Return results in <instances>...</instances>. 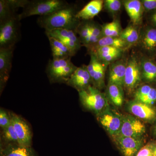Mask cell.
Wrapping results in <instances>:
<instances>
[{
  "label": "cell",
  "instance_id": "cell-1",
  "mask_svg": "<svg viewBox=\"0 0 156 156\" xmlns=\"http://www.w3.org/2000/svg\"><path fill=\"white\" fill-rule=\"evenodd\" d=\"M77 12L73 6L69 5L50 15L40 16L37 23L45 31L65 29L76 32L80 23V20L76 17Z\"/></svg>",
  "mask_w": 156,
  "mask_h": 156
},
{
  "label": "cell",
  "instance_id": "cell-2",
  "mask_svg": "<svg viewBox=\"0 0 156 156\" xmlns=\"http://www.w3.org/2000/svg\"><path fill=\"white\" fill-rule=\"evenodd\" d=\"M69 5L64 0H33L23 8L19 14L20 19L34 15L40 16L50 15Z\"/></svg>",
  "mask_w": 156,
  "mask_h": 156
},
{
  "label": "cell",
  "instance_id": "cell-3",
  "mask_svg": "<svg viewBox=\"0 0 156 156\" xmlns=\"http://www.w3.org/2000/svg\"><path fill=\"white\" fill-rule=\"evenodd\" d=\"M71 58H53L48 62L46 72L50 82L66 83L77 67L72 62Z\"/></svg>",
  "mask_w": 156,
  "mask_h": 156
},
{
  "label": "cell",
  "instance_id": "cell-4",
  "mask_svg": "<svg viewBox=\"0 0 156 156\" xmlns=\"http://www.w3.org/2000/svg\"><path fill=\"white\" fill-rule=\"evenodd\" d=\"M80 101L83 106L98 115L109 107L105 95L93 86L79 92Z\"/></svg>",
  "mask_w": 156,
  "mask_h": 156
},
{
  "label": "cell",
  "instance_id": "cell-5",
  "mask_svg": "<svg viewBox=\"0 0 156 156\" xmlns=\"http://www.w3.org/2000/svg\"><path fill=\"white\" fill-rule=\"evenodd\" d=\"M19 14L0 23V48H14L20 37Z\"/></svg>",
  "mask_w": 156,
  "mask_h": 156
},
{
  "label": "cell",
  "instance_id": "cell-6",
  "mask_svg": "<svg viewBox=\"0 0 156 156\" xmlns=\"http://www.w3.org/2000/svg\"><path fill=\"white\" fill-rule=\"evenodd\" d=\"M122 117L123 115L108 107L97 115V119L109 134L114 137L119 133Z\"/></svg>",
  "mask_w": 156,
  "mask_h": 156
},
{
  "label": "cell",
  "instance_id": "cell-7",
  "mask_svg": "<svg viewBox=\"0 0 156 156\" xmlns=\"http://www.w3.org/2000/svg\"><path fill=\"white\" fill-rule=\"evenodd\" d=\"M48 37H51L58 40L69 48L74 56L80 48L82 44L75 31L65 29H58L45 31Z\"/></svg>",
  "mask_w": 156,
  "mask_h": 156
},
{
  "label": "cell",
  "instance_id": "cell-8",
  "mask_svg": "<svg viewBox=\"0 0 156 156\" xmlns=\"http://www.w3.org/2000/svg\"><path fill=\"white\" fill-rule=\"evenodd\" d=\"M10 114L11 124L16 132L19 145L31 147L32 134L28 124L19 115L12 112L10 113Z\"/></svg>",
  "mask_w": 156,
  "mask_h": 156
},
{
  "label": "cell",
  "instance_id": "cell-9",
  "mask_svg": "<svg viewBox=\"0 0 156 156\" xmlns=\"http://www.w3.org/2000/svg\"><path fill=\"white\" fill-rule=\"evenodd\" d=\"M142 80L141 66L135 57L128 60L126 64L124 87L129 92L136 88Z\"/></svg>",
  "mask_w": 156,
  "mask_h": 156
},
{
  "label": "cell",
  "instance_id": "cell-10",
  "mask_svg": "<svg viewBox=\"0 0 156 156\" xmlns=\"http://www.w3.org/2000/svg\"><path fill=\"white\" fill-rule=\"evenodd\" d=\"M90 54L91 59L87 66L92 79V86L98 89H101L105 86L106 63L99 60L94 53Z\"/></svg>",
  "mask_w": 156,
  "mask_h": 156
},
{
  "label": "cell",
  "instance_id": "cell-11",
  "mask_svg": "<svg viewBox=\"0 0 156 156\" xmlns=\"http://www.w3.org/2000/svg\"><path fill=\"white\" fill-rule=\"evenodd\" d=\"M145 130V126L142 122L132 116L127 115L123 116L122 126L117 135L141 137Z\"/></svg>",
  "mask_w": 156,
  "mask_h": 156
},
{
  "label": "cell",
  "instance_id": "cell-12",
  "mask_svg": "<svg viewBox=\"0 0 156 156\" xmlns=\"http://www.w3.org/2000/svg\"><path fill=\"white\" fill-rule=\"evenodd\" d=\"M113 137L118 148L124 156L136 155L143 144L141 137L121 135H117Z\"/></svg>",
  "mask_w": 156,
  "mask_h": 156
},
{
  "label": "cell",
  "instance_id": "cell-13",
  "mask_svg": "<svg viewBox=\"0 0 156 156\" xmlns=\"http://www.w3.org/2000/svg\"><path fill=\"white\" fill-rule=\"evenodd\" d=\"M15 48V47H14ZM14 48H0V89L2 91L9 78Z\"/></svg>",
  "mask_w": 156,
  "mask_h": 156
},
{
  "label": "cell",
  "instance_id": "cell-14",
  "mask_svg": "<svg viewBox=\"0 0 156 156\" xmlns=\"http://www.w3.org/2000/svg\"><path fill=\"white\" fill-rule=\"evenodd\" d=\"M66 84L76 89L78 92L87 89L92 86V79L87 66L83 65L77 67L68 80Z\"/></svg>",
  "mask_w": 156,
  "mask_h": 156
},
{
  "label": "cell",
  "instance_id": "cell-15",
  "mask_svg": "<svg viewBox=\"0 0 156 156\" xmlns=\"http://www.w3.org/2000/svg\"><path fill=\"white\" fill-rule=\"evenodd\" d=\"M127 108L131 114L141 119L152 121L156 119V111L154 109L145 104L132 101L128 103Z\"/></svg>",
  "mask_w": 156,
  "mask_h": 156
},
{
  "label": "cell",
  "instance_id": "cell-16",
  "mask_svg": "<svg viewBox=\"0 0 156 156\" xmlns=\"http://www.w3.org/2000/svg\"><path fill=\"white\" fill-rule=\"evenodd\" d=\"M29 0H0V23L17 15L18 8H25Z\"/></svg>",
  "mask_w": 156,
  "mask_h": 156
},
{
  "label": "cell",
  "instance_id": "cell-17",
  "mask_svg": "<svg viewBox=\"0 0 156 156\" xmlns=\"http://www.w3.org/2000/svg\"><path fill=\"white\" fill-rule=\"evenodd\" d=\"M140 44L148 55L156 57V27H148L144 31L140 40Z\"/></svg>",
  "mask_w": 156,
  "mask_h": 156
},
{
  "label": "cell",
  "instance_id": "cell-18",
  "mask_svg": "<svg viewBox=\"0 0 156 156\" xmlns=\"http://www.w3.org/2000/svg\"><path fill=\"white\" fill-rule=\"evenodd\" d=\"M0 156H38L32 147L22 146L18 144L1 145Z\"/></svg>",
  "mask_w": 156,
  "mask_h": 156
},
{
  "label": "cell",
  "instance_id": "cell-19",
  "mask_svg": "<svg viewBox=\"0 0 156 156\" xmlns=\"http://www.w3.org/2000/svg\"><path fill=\"white\" fill-rule=\"evenodd\" d=\"M135 101L152 107L156 104V88L148 84L143 85L135 91Z\"/></svg>",
  "mask_w": 156,
  "mask_h": 156
},
{
  "label": "cell",
  "instance_id": "cell-20",
  "mask_svg": "<svg viewBox=\"0 0 156 156\" xmlns=\"http://www.w3.org/2000/svg\"><path fill=\"white\" fill-rule=\"evenodd\" d=\"M104 1L102 0H92L78 11L76 17L83 20H90L97 16L102 10Z\"/></svg>",
  "mask_w": 156,
  "mask_h": 156
},
{
  "label": "cell",
  "instance_id": "cell-21",
  "mask_svg": "<svg viewBox=\"0 0 156 156\" xmlns=\"http://www.w3.org/2000/svg\"><path fill=\"white\" fill-rule=\"evenodd\" d=\"M124 6L131 21L135 25H138L142 20L144 9L141 1L129 0L124 2Z\"/></svg>",
  "mask_w": 156,
  "mask_h": 156
},
{
  "label": "cell",
  "instance_id": "cell-22",
  "mask_svg": "<svg viewBox=\"0 0 156 156\" xmlns=\"http://www.w3.org/2000/svg\"><path fill=\"white\" fill-rule=\"evenodd\" d=\"M126 64L124 62H116L112 66L109 73L108 84H114L124 87Z\"/></svg>",
  "mask_w": 156,
  "mask_h": 156
},
{
  "label": "cell",
  "instance_id": "cell-23",
  "mask_svg": "<svg viewBox=\"0 0 156 156\" xmlns=\"http://www.w3.org/2000/svg\"><path fill=\"white\" fill-rule=\"evenodd\" d=\"M140 66L142 80L148 83H156V62L154 59L144 58Z\"/></svg>",
  "mask_w": 156,
  "mask_h": 156
},
{
  "label": "cell",
  "instance_id": "cell-24",
  "mask_svg": "<svg viewBox=\"0 0 156 156\" xmlns=\"http://www.w3.org/2000/svg\"><path fill=\"white\" fill-rule=\"evenodd\" d=\"M123 50L112 47H103L98 48L92 53H94L101 61L108 63L119 57Z\"/></svg>",
  "mask_w": 156,
  "mask_h": 156
},
{
  "label": "cell",
  "instance_id": "cell-25",
  "mask_svg": "<svg viewBox=\"0 0 156 156\" xmlns=\"http://www.w3.org/2000/svg\"><path fill=\"white\" fill-rule=\"evenodd\" d=\"M128 45L125 41L120 37H103L89 51L92 53L98 48L103 47H109L112 48L124 50Z\"/></svg>",
  "mask_w": 156,
  "mask_h": 156
},
{
  "label": "cell",
  "instance_id": "cell-26",
  "mask_svg": "<svg viewBox=\"0 0 156 156\" xmlns=\"http://www.w3.org/2000/svg\"><path fill=\"white\" fill-rule=\"evenodd\" d=\"M48 37L53 58H71L73 56L70 50L64 44L54 38Z\"/></svg>",
  "mask_w": 156,
  "mask_h": 156
},
{
  "label": "cell",
  "instance_id": "cell-27",
  "mask_svg": "<svg viewBox=\"0 0 156 156\" xmlns=\"http://www.w3.org/2000/svg\"><path fill=\"white\" fill-rule=\"evenodd\" d=\"M108 99L115 106L120 107L124 101L123 88L114 84H108L107 88Z\"/></svg>",
  "mask_w": 156,
  "mask_h": 156
},
{
  "label": "cell",
  "instance_id": "cell-28",
  "mask_svg": "<svg viewBox=\"0 0 156 156\" xmlns=\"http://www.w3.org/2000/svg\"><path fill=\"white\" fill-rule=\"evenodd\" d=\"M119 37L126 42L128 46L134 44L140 39L137 29L132 26H129L122 30Z\"/></svg>",
  "mask_w": 156,
  "mask_h": 156
},
{
  "label": "cell",
  "instance_id": "cell-29",
  "mask_svg": "<svg viewBox=\"0 0 156 156\" xmlns=\"http://www.w3.org/2000/svg\"><path fill=\"white\" fill-rule=\"evenodd\" d=\"M2 144L1 145L8 144H18V138L16 132L12 124L8 128L2 130L1 133V140Z\"/></svg>",
  "mask_w": 156,
  "mask_h": 156
},
{
  "label": "cell",
  "instance_id": "cell-30",
  "mask_svg": "<svg viewBox=\"0 0 156 156\" xmlns=\"http://www.w3.org/2000/svg\"><path fill=\"white\" fill-rule=\"evenodd\" d=\"M103 37H119L122 30L117 20L105 24L101 27Z\"/></svg>",
  "mask_w": 156,
  "mask_h": 156
},
{
  "label": "cell",
  "instance_id": "cell-31",
  "mask_svg": "<svg viewBox=\"0 0 156 156\" xmlns=\"http://www.w3.org/2000/svg\"><path fill=\"white\" fill-rule=\"evenodd\" d=\"M104 5L108 11L115 13L120 11L122 4L119 0H105L104 1Z\"/></svg>",
  "mask_w": 156,
  "mask_h": 156
},
{
  "label": "cell",
  "instance_id": "cell-32",
  "mask_svg": "<svg viewBox=\"0 0 156 156\" xmlns=\"http://www.w3.org/2000/svg\"><path fill=\"white\" fill-rule=\"evenodd\" d=\"M11 118L10 113L1 108L0 110V127L2 130L8 128L11 125Z\"/></svg>",
  "mask_w": 156,
  "mask_h": 156
},
{
  "label": "cell",
  "instance_id": "cell-33",
  "mask_svg": "<svg viewBox=\"0 0 156 156\" xmlns=\"http://www.w3.org/2000/svg\"><path fill=\"white\" fill-rule=\"evenodd\" d=\"M154 144H148L143 147L136 156H153Z\"/></svg>",
  "mask_w": 156,
  "mask_h": 156
},
{
  "label": "cell",
  "instance_id": "cell-34",
  "mask_svg": "<svg viewBox=\"0 0 156 156\" xmlns=\"http://www.w3.org/2000/svg\"><path fill=\"white\" fill-rule=\"evenodd\" d=\"M144 11L152 12L156 10V0H143L141 1Z\"/></svg>",
  "mask_w": 156,
  "mask_h": 156
},
{
  "label": "cell",
  "instance_id": "cell-35",
  "mask_svg": "<svg viewBox=\"0 0 156 156\" xmlns=\"http://www.w3.org/2000/svg\"><path fill=\"white\" fill-rule=\"evenodd\" d=\"M149 20L151 26L156 27V10L151 12Z\"/></svg>",
  "mask_w": 156,
  "mask_h": 156
},
{
  "label": "cell",
  "instance_id": "cell-36",
  "mask_svg": "<svg viewBox=\"0 0 156 156\" xmlns=\"http://www.w3.org/2000/svg\"><path fill=\"white\" fill-rule=\"evenodd\" d=\"M153 156H156V144L154 145Z\"/></svg>",
  "mask_w": 156,
  "mask_h": 156
},
{
  "label": "cell",
  "instance_id": "cell-37",
  "mask_svg": "<svg viewBox=\"0 0 156 156\" xmlns=\"http://www.w3.org/2000/svg\"><path fill=\"white\" fill-rule=\"evenodd\" d=\"M154 133L155 136H156V125H155V126H154Z\"/></svg>",
  "mask_w": 156,
  "mask_h": 156
}]
</instances>
